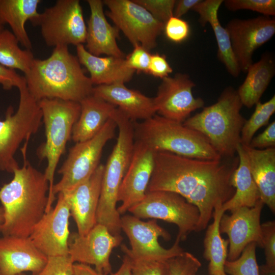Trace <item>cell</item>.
Returning a JSON list of instances; mask_svg holds the SVG:
<instances>
[{
    "label": "cell",
    "instance_id": "cell-10",
    "mask_svg": "<svg viewBox=\"0 0 275 275\" xmlns=\"http://www.w3.org/2000/svg\"><path fill=\"white\" fill-rule=\"evenodd\" d=\"M128 211L140 219H160L176 225L178 229L176 240L180 242L196 232L200 218L197 206L169 191L146 192L143 199Z\"/></svg>",
    "mask_w": 275,
    "mask_h": 275
},
{
    "label": "cell",
    "instance_id": "cell-28",
    "mask_svg": "<svg viewBox=\"0 0 275 275\" xmlns=\"http://www.w3.org/2000/svg\"><path fill=\"white\" fill-rule=\"evenodd\" d=\"M246 73V77L237 92L242 105L251 108L260 101L274 75L273 56L269 52L263 53L258 62L250 66Z\"/></svg>",
    "mask_w": 275,
    "mask_h": 275
},
{
    "label": "cell",
    "instance_id": "cell-19",
    "mask_svg": "<svg viewBox=\"0 0 275 275\" xmlns=\"http://www.w3.org/2000/svg\"><path fill=\"white\" fill-rule=\"evenodd\" d=\"M156 152L135 140L131 159L122 180L118 196L120 215L141 201L145 196L154 167Z\"/></svg>",
    "mask_w": 275,
    "mask_h": 275
},
{
    "label": "cell",
    "instance_id": "cell-5",
    "mask_svg": "<svg viewBox=\"0 0 275 275\" xmlns=\"http://www.w3.org/2000/svg\"><path fill=\"white\" fill-rule=\"evenodd\" d=\"M112 119L117 124L118 135L104 165L96 223L104 225L112 234L117 235L121 231V215L117 207L118 196L131 159L135 140L133 122L118 108Z\"/></svg>",
    "mask_w": 275,
    "mask_h": 275
},
{
    "label": "cell",
    "instance_id": "cell-33",
    "mask_svg": "<svg viewBox=\"0 0 275 275\" xmlns=\"http://www.w3.org/2000/svg\"><path fill=\"white\" fill-rule=\"evenodd\" d=\"M249 120H246L241 131V144L249 145L255 133L267 125L275 112V96L264 103L258 102Z\"/></svg>",
    "mask_w": 275,
    "mask_h": 275
},
{
    "label": "cell",
    "instance_id": "cell-11",
    "mask_svg": "<svg viewBox=\"0 0 275 275\" xmlns=\"http://www.w3.org/2000/svg\"><path fill=\"white\" fill-rule=\"evenodd\" d=\"M32 23L40 26L48 46H76L86 42L87 25L78 0H57L53 6L39 13Z\"/></svg>",
    "mask_w": 275,
    "mask_h": 275
},
{
    "label": "cell",
    "instance_id": "cell-53",
    "mask_svg": "<svg viewBox=\"0 0 275 275\" xmlns=\"http://www.w3.org/2000/svg\"><path fill=\"white\" fill-rule=\"evenodd\" d=\"M0 275H1V274H0Z\"/></svg>",
    "mask_w": 275,
    "mask_h": 275
},
{
    "label": "cell",
    "instance_id": "cell-18",
    "mask_svg": "<svg viewBox=\"0 0 275 275\" xmlns=\"http://www.w3.org/2000/svg\"><path fill=\"white\" fill-rule=\"evenodd\" d=\"M263 205L260 199L253 207H242L222 215L219 229L221 233L228 236L227 260L237 259L251 243L262 247L260 219Z\"/></svg>",
    "mask_w": 275,
    "mask_h": 275
},
{
    "label": "cell",
    "instance_id": "cell-14",
    "mask_svg": "<svg viewBox=\"0 0 275 275\" xmlns=\"http://www.w3.org/2000/svg\"><path fill=\"white\" fill-rule=\"evenodd\" d=\"M122 240L121 235H114L105 226L96 224L85 235L77 232L70 234L68 256L73 263L92 265L98 273L108 275L112 273L111 254Z\"/></svg>",
    "mask_w": 275,
    "mask_h": 275
},
{
    "label": "cell",
    "instance_id": "cell-45",
    "mask_svg": "<svg viewBox=\"0 0 275 275\" xmlns=\"http://www.w3.org/2000/svg\"><path fill=\"white\" fill-rule=\"evenodd\" d=\"M25 83L24 76L0 64V85L4 90H10L14 87L18 89Z\"/></svg>",
    "mask_w": 275,
    "mask_h": 275
},
{
    "label": "cell",
    "instance_id": "cell-24",
    "mask_svg": "<svg viewBox=\"0 0 275 275\" xmlns=\"http://www.w3.org/2000/svg\"><path fill=\"white\" fill-rule=\"evenodd\" d=\"M77 59L90 73L93 85H108L130 81L135 71L126 65L125 58L93 55L83 44L76 46Z\"/></svg>",
    "mask_w": 275,
    "mask_h": 275
},
{
    "label": "cell",
    "instance_id": "cell-40",
    "mask_svg": "<svg viewBox=\"0 0 275 275\" xmlns=\"http://www.w3.org/2000/svg\"><path fill=\"white\" fill-rule=\"evenodd\" d=\"M73 264L68 255L49 257L44 267L35 275H73Z\"/></svg>",
    "mask_w": 275,
    "mask_h": 275
},
{
    "label": "cell",
    "instance_id": "cell-34",
    "mask_svg": "<svg viewBox=\"0 0 275 275\" xmlns=\"http://www.w3.org/2000/svg\"><path fill=\"white\" fill-rule=\"evenodd\" d=\"M255 242L249 244L240 256L233 261L226 260L224 269L229 275H259V266L256 258Z\"/></svg>",
    "mask_w": 275,
    "mask_h": 275
},
{
    "label": "cell",
    "instance_id": "cell-30",
    "mask_svg": "<svg viewBox=\"0 0 275 275\" xmlns=\"http://www.w3.org/2000/svg\"><path fill=\"white\" fill-rule=\"evenodd\" d=\"M40 0H0V22L9 25L19 43L31 50L32 44L25 28L29 20L33 23L38 17Z\"/></svg>",
    "mask_w": 275,
    "mask_h": 275
},
{
    "label": "cell",
    "instance_id": "cell-23",
    "mask_svg": "<svg viewBox=\"0 0 275 275\" xmlns=\"http://www.w3.org/2000/svg\"><path fill=\"white\" fill-rule=\"evenodd\" d=\"M92 94L116 106L132 122L156 114L153 98L128 88L124 83L94 87Z\"/></svg>",
    "mask_w": 275,
    "mask_h": 275
},
{
    "label": "cell",
    "instance_id": "cell-4",
    "mask_svg": "<svg viewBox=\"0 0 275 275\" xmlns=\"http://www.w3.org/2000/svg\"><path fill=\"white\" fill-rule=\"evenodd\" d=\"M242 104L237 90L226 87L217 101L183 124L204 135L222 157H233L241 144V131L246 119L241 114Z\"/></svg>",
    "mask_w": 275,
    "mask_h": 275
},
{
    "label": "cell",
    "instance_id": "cell-47",
    "mask_svg": "<svg viewBox=\"0 0 275 275\" xmlns=\"http://www.w3.org/2000/svg\"><path fill=\"white\" fill-rule=\"evenodd\" d=\"M73 275H103L97 272L90 265L82 263H74Z\"/></svg>",
    "mask_w": 275,
    "mask_h": 275
},
{
    "label": "cell",
    "instance_id": "cell-43",
    "mask_svg": "<svg viewBox=\"0 0 275 275\" xmlns=\"http://www.w3.org/2000/svg\"><path fill=\"white\" fill-rule=\"evenodd\" d=\"M173 69L164 54H151L148 73L153 76L163 79L172 73Z\"/></svg>",
    "mask_w": 275,
    "mask_h": 275
},
{
    "label": "cell",
    "instance_id": "cell-9",
    "mask_svg": "<svg viewBox=\"0 0 275 275\" xmlns=\"http://www.w3.org/2000/svg\"><path fill=\"white\" fill-rule=\"evenodd\" d=\"M117 124L111 118L101 130L88 140L75 143L58 172L61 178L52 188V195L71 190L88 179L100 164L103 148L115 137Z\"/></svg>",
    "mask_w": 275,
    "mask_h": 275
},
{
    "label": "cell",
    "instance_id": "cell-12",
    "mask_svg": "<svg viewBox=\"0 0 275 275\" xmlns=\"http://www.w3.org/2000/svg\"><path fill=\"white\" fill-rule=\"evenodd\" d=\"M102 2L108 8L105 14L133 46L139 45L149 51L156 47V39L164 29L163 23L133 0Z\"/></svg>",
    "mask_w": 275,
    "mask_h": 275
},
{
    "label": "cell",
    "instance_id": "cell-21",
    "mask_svg": "<svg viewBox=\"0 0 275 275\" xmlns=\"http://www.w3.org/2000/svg\"><path fill=\"white\" fill-rule=\"evenodd\" d=\"M47 259L29 237H0L1 275H17L25 271L35 275L42 270Z\"/></svg>",
    "mask_w": 275,
    "mask_h": 275
},
{
    "label": "cell",
    "instance_id": "cell-31",
    "mask_svg": "<svg viewBox=\"0 0 275 275\" xmlns=\"http://www.w3.org/2000/svg\"><path fill=\"white\" fill-rule=\"evenodd\" d=\"M222 205L217 206L213 213V222L207 227L204 239L203 257L209 261V275H227L224 266L227 260L229 241L221 235L219 226L222 215L224 212Z\"/></svg>",
    "mask_w": 275,
    "mask_h": 275
},
{
    "label": "cell",
    "instance_id": "cell-7",
    "mask_svg": "<svg viewBox=\"0 0 275 275\" xmlns=\"http://www.w3.org/2000/svg\"><path fill=\"white\" fill-rule=\"evenodd\" d=\"M45 126V142L37 149V154L47 163L44 174L49 182L48 207H51L53 179L58 162L71 138L74 125L80 112L79 102L59 99H44L38 101Z\"/></svg>",
    "mask_w": 275,
    "mask_h": 275
},
{
    "label": "cell",
    "instance_id": "cell-35",
    "mask_svg": "<svg viewBox=\"0 0 275 275\" xmlns=\"http://www.w3.org/2000/svg\"><path fill=\"white\" fill-rule=\"evenodd\" d=\"M121 250L130 259L131 275H168L167 260H155L139 258L130 254L120 245Z\"/></svg>",
    "mask_w": 275,
    "mask_h": 275
},
{
    "label": "cell",
    "instance_id": "cell-20",
    "mask_svg": "<svg viewBox=\"0 0 275 275\" xmlns=\"http://www.w3.org/2000/svg\"><path fill=\"white\" fill-rule=\"evenodd\" d=\"M104 165L100 164L92 175L73 189L63 191L68 200L70 216L75 221L77 233L85 235L96 223ZM61 193V192H60Z\"/></svg>",
    "mask_w": 275,
    "mask_h": 275
},
{
    "label": "cell",
    "instance_id": "cell-44",
    "mask_svg": "<svg viewBox=\"0 0 275 275\" xmlns=\"http://www.w3.org/2000/svg\"><path fill=\"white\" fill-rule=\"evenodd\" d=\"M252 148L264 149L275 147V121L256 137H253L248 145Z\"/></svg>",
    "mask_w": 275,
    "mask_h": 275
},
{
    "label": "cell",
    "instance_id": "cell-42",
    "mask_svg": "<svg viewBox=\"0 0 275 275\" xmlns=\"http://www.w3.org/2000/svg\"><path fill=\"white\" fill-rule=\"evenodd\" d=\"M151 55L149 50L141 45H135L132 52L125 57L126 65L135 71L148 73Z\"/></svg>",
    "mask_w": 275,
    "mask_h": 275
},
{
    "label": "cell",
    "instance_id": "cell-2",
    "mask_svg": "<svg viewBox=\"0 0 275 275\" xmlns=\"http://www.w3.org/2000/svg\"><path fill=\"white\" fill-rule=\"evenodd\" d=\"M22 151L24 163L16 168L13 177L0 188V202L4 209L3 235L29 237L46 212L49 182L44 173L26 160V146Z\"/></svg>",
    "mask_w": 275,
    "mask_h": 275
},
{
    "label": "cell",
    "instance_id": "cell-3",
    "mask_svg": "<svg viewBox=\"0 0 275 275\" xmlns=\"http://www.w3.org/2000/svg\"><path fill=\"white\" fill-rule=\"evenodd\" d=\"M30 94L38 102L59 99L79 102L92 94L93 85L68 46L54 47L45 59H35L24 76Z\"/></svg>",
    "mask_w": 275,
    "mask_h": 275
},
{
    "label": "cell",
    "instance_id": "cell-1",
    "mask_svg": "<svg viewBox=\"0 0 275 275\" xmlns=\"http://www.w3.org/2000/svg\"><path fill=\"white\" fill-rule=\"evenodd\" d=\"M238 163V155L206 160L156 152L146 192H174L197 206L200 218L196 232H199L208 226L215 208L234 195L231 180Z\"/></svg>",
    "mask_w": 275,
    "mask_h": 275
},
{
    "label": "cell",
    "instance_id": "cell-13",
    "mask_svg": "<svg viewBox=\"0 0 275 275\" xmlns=\"http://www.w3.org/2000/svg\"><path fill=\"white\" fill-rule=\"evenodd\" d=\"M121 228L127 236L130 249L122 244L134 257L155 260H168L183 253L184 250L176 240L169 249L162 247L158 242L159 237L165 240L171 238L170 234L160 226L156 219L142 221L133 215L121 216Z\"/></svg>",
    "mask_w": 275,
    "mask_h": 275
},
{
    "label": "cell",
    "instance_id": "cell-27",
    "mask_svg": "<svg viewBox=\"0 0 275 275\" xmlns=\"http://www.w3.org/2000/svg\"><path fill=\"white\" fill-rule=\"evenodd\" d=\"M223 2V0L201 1L192 10L199 14V22L202 26L204 27L207 23L210 25L217 44L218 59L231 76L237 77L241 72L233 53L228 33L218 18V11Z\"/></svg>",
    "mask_w": 275,
    "mask_h": 275
},
{
    "label": "cell",
    "instance_id": "cell-37",
    "mask_svg": "<svg viewBox=\"0 0 275 275\" xmlns=\"http://www.w3.org/2000/svg\"><path fill=\"white\" fill-rule=\"evenodd\" d=\"M223 3L226 8L231 11L248 10L265 16L275 15L274 0H226Z\"/></svg>",
    "mask_w": 275,
    "mask_h": 275
},
{
    "label": "cell",
    "instance_id": "cell-8",
    "mask_svg": "<svg viewBox=\"0 0 275 275\" xmlns=\"http://www.w3.org/2000/svg\"><path fill=\"white\" fill-rule=\"evenodd\" d=\"M19 102L14 112L10 105L4 120H0V170L13 173L19 167L15 154L23 141L38 130L42 121L38 102L29 93L26 84L18 89Z\"/></svg>",
    "mask_w": 275,
    "mask_h": 275
},
{
    "label": "cell",
    "instance_id": "cell-22",
    "mask_svg": "<svg viewBox=\"0 0 275 275\" xmlns=\"http://www.w3.org/2000/svg\"><path fill=\"white\" fill-rule=\"evenodd\" d=\"M90 9V16L87 26L85 48L91 54L100 56L125 58L119 47L117 39L119 30L109 23L103 11L101 0L87 1Z\"/></svg>",
    "mask_w": 275,
    "mask_h": 275
},
{
    "label": "cell",
    "instance_id": "cell-41",
    "mask_svg": "<svg viewBox=\"0 0 275 275\" xmlns=\"http://www.w3.org/2000/svg\"><path fill=\"white\" fill-rule=\"evenodd\" d=\"M163 31L170 40L175 43H180L188 37L190 28L187 21L173 16L164 23Z\"/></svg>",
    "mask_w": 275,
    "mask_h": 275
},
{
    "label": "cell",
    "instance_id": "cell-52",
    "mask_svg": "<svg viewBox=\"0 0 275 275\" xmlns=\"http://www.w3.org/2000/svg\"><path fill=\"white\" fill-rule=\"evenodd\" d=\"M17 275H26V274L24 272H23V273H19Z\"/></svg>",
    "mask_w": 275,
    "mask_h": 275
},
{
    "label": "cell",
    "instance_id": "cell-29",
    "mask_svg": "<svg viewBox=\"0 0 275 275\" xmlns=\"http://www.w3.org/2000/svg\"><path fill=\"white\" fill-rule=\"evenodd\" d=\"M236 153L239 157V163L231 180L235 193L222 205L221 210L224 213L242 207H253L260 199L258 187L250 170L246 155L241 144L237 147Z\"/></svg>",
    "mask_w": 275,
    "mask_h": 275
},
{
    "label": "cell",
    "instance_id": "cell-25",
    "mask_svg": "<svg viewBox=\"0 0 275 275\" xmlns=\"http://www.w3.org/2000/svg\"><path fill=\"white\" fill-rule=\"evenodd\" d=\"M251 175L258 187L260 200L275 212V148H252L242 145Z\"/></svg>",
    "mask_w": 275,
    "mask_h": 275
},
{
    "label": "cell",
    "instance_id": "cell-39",
    "mask_svg": "<svg viewBox=\"0 0 275 275\" xmlns=\"http://www.w3.org/2000/svg\"><path fill=\"white\" fill-rule=\"evenodd\" d=\"M262 248L264 249L265 265L275 268V221L261 224Z\"/></svg>",
    "mask_w": 275,
    "mask_h": 275
},
{
    "label": "cell",
    "instance_id": "cell-50",
    "mask_svg": "<svg viewBox=\"0 0 275 275\" xmlns=\"http://www.w3.org/2000/svg\"><path fill=\"white\" fill-rule=\"evenodd\" d=\"M4 223V209L2 206H1L0 207V232H1Z\"/></svg>",
    "mask_w": 275,
    "mask_h": 275
},
{
    "label": "cell",
    "instance_id": "cell-49",
    "mask_svg": "<svg viewBox=\"0 0 275 275\" xmlns=\"http://www.w3.org/2000/svg\"><path fill=\"white\" fill-rule=\"evenodd\" d=\"M259 275H275V268H270L265 264L259 266Z\"/></svg>",
    "mask_w": 275,
    "mask_h": 275
},
{
    "label": "cell",
    "instance_id": "cell-48",
    "mask_svg": "<svg viewBox=\"0 0 275 275\" xmlns=\"http://www.w3.org/2000/svg\"><path fill=\"white\" fill-rule=\"evenodd\" d=\"M109 275H131V264L129 257L124 254L121 265L117 271Z\"/></svg>",
    "mask_w": 275,
    "mask_h": 275
},
{
    "label": "cell",
    "instance_id": "cell-17",
    "mask_svg": "<svg viewBox=\"0 0 275 275\" xmlns=\"http://www.w3.org/2000/svg\"><path fill=\"white\" fill-rule=\"evenodd\" d=\"M58 195L55 207L45 213L29 236L47 257L68 255L70 207L65 194L61 192Z\"/></svg>",
    "mask_w": 275,
    "mask_h": 275
},
{
    "label": "cell",
    "instance_id": "cell-32",
    "mask_svg": "<svg viewBox=\"0 0 275 275\" xmlns=\"http://www.w3.org/2000/svg\"><path fill=\"white\" fill-rule=\"evenodd\" d=\"M12 31L4 29L0 32V64L12 70L18 69L26 74L34 57L29 49H22Z\"/></svg>",
    "mask_w": 275,
    "mask_h": 275
},
{
    "label": "cell",
    "instance_id": "cell-51",
    "mask_svg": "<svg viewBox=\"0 0 275 275\" xmlns=\"http://www.w3.org/2000/svg\"><path fill=\"white\" fill-rule=\"evenodd\" d=\"M4 25L0 22V32L4 29Z\"/></svg>",
    "mask_w": 275,
    "mask_h": 275
},
{
    "label": "cell",
    "instance_id": "cell-6",
    "mask_svg": "<svg viewBox=\"0 0 275 275\" xmlns=\"http://www.w3.org/2000/svg\"><path fill=\"white\" fill-rule=\"evenodd\" d=\"M134 140L155 152H167L188 158L216 160L221 157L202 134L158 115L133 122Z\"/></svg>",
    "mask_w": 275,
    "mask_h": 275
},
{
    "label": "cell",
    "instance_id": "cell-38",
    "mask_svg": "<svg viewBox=\"0 0 275 275\" xmlns=\"http://www.w3.org/2000/svg\"><path fill=\"white\" fill-rule=\"evenodd\" d=\"M148 12L156 19L164 24L173 16L176 1L175 0H133Z\"/></svg>",
    "mask_w": 275,
    "mask_h": 275
},
{
    "label": "cell",
    "instance_id": "cell-16",
    "mask_svg": "<svg viewBox=\"0 0 275 275\" xmlns=\"http://www.w3.org/2000/svg\"><path fill=\"white\" fill-rule=\"evenodd\" d=\"M195 83L188 75L178 73L162 79L156 95L153 98L156 113L165 118L183 123L193 112L203 108L204 100L195 98Z\"/></svg>",
    "mask_w": 275,
    "mask_h": 275
},
{
    "label": "cell",
    "instance_id": "cell-46",
    "mask_svg": "<svg viewBox=\"0 0 275 275\" xmlns=\"http://www.w3.org/2000/svg\"><path fill=\"white\" fill-rule=\"evenodd\" d=\"M201 0H179L176 1L173 16L180 18L189 10H192Z\"/></svg>",
    "mask_w": 275,
    "mask_h": 275
},
{
    "label": "cell",
    "instance_id": "cell-15",
    "mask_svg": "<svg viewBox=\"0 0 275 275\" xmlns=\"http://www.w3.org/2000/svg\"><path fill=\"white\" fill-rule=\"evenodd\" d=\"M225 28L240 72L246 73L253 63L255 50L274 36L275 19L263 15L245 19L234 18Z\"/></svg>",
    "mask_w": 275,
    "mask_h": 275
},
{
    "label": "cell",
    "instance_id": "cell-36",
    "mask_svg": "<svg viewBox=\"0 0 275 275\" xmlns=\"http://www.w3.org/2000/svg\"><path fill=\"white\" fill-rule=\"evenodd\" d=\"M168 275H197L202 263L193 254L184 252L167 260Z\"/></svg>",
    "mask_w": 275,
    "mask_h": 275
},
{
    "label": "cell",
    "instance_id": "cell-26",
    "mask_svg": "<svg viewBox=\"0 0 275 275\" xmlns=\"http://www.w3.org/2000/svg\"><path fill=\"white\" fill-rule=\"evenodd\" d=\"M79 116L73 127L71 139L81 142L95 136L117 110L114 105L91 94L80 102Z\"/></svg>",
    "mask_w": 275,
    "mask_h": 275
}]
</instances>
